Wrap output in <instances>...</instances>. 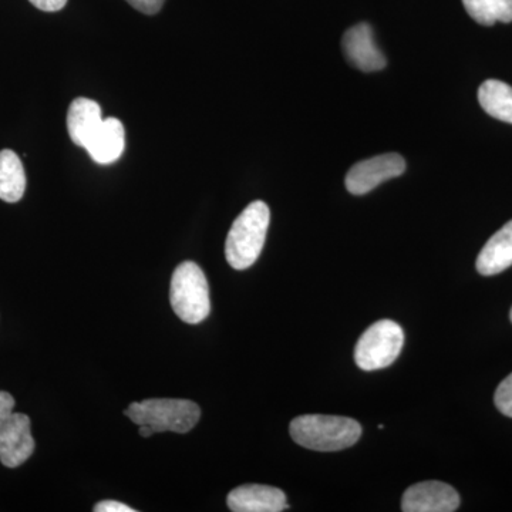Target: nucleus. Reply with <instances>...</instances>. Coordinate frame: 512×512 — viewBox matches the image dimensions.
<instances>
[{
    "label": "nucleus",
    "mask_w": 512,
    "mask_h": 512,
    "mask_svg": "<svg viewBox=\"0 0 512 512\" xmlns=\"http://www.w3.org/2000/svg\"><path fill=\"white\" fill-rule=\"evenodd\" d=\"M15 409V399L8 392H0V429L5 426Z\"/></svg>",
    "instance_id": "obj_19"
},
{
    "label": "nucleus",
    "mask_w": 512,
    "mask_h": 512,
    "mask_svg": "<svg viewBox=\"0 0 512 512\" xmlns=\"http://www.w3.org/2000/svg\"><path fill=\"white\" fill-rule=\"evenodd\" d=\"M495 406L504 416L512 417V373L498 386L494 396Z\"/></svg>",
    "instance_id": "obj_17"
},
{
    "label": "nucleus",
    "mask_w": 512,
    "mask_h": 512,
    "mask_svg": "<svg viewBox=\"0 0 512 512\" xmlns=\"http://www.w3.org/2000/svg\"><path fill=\"white\" fill-rule=\"evenodd\" d=\"M512 265V221L488 239L477 258V271L483 276L501 274Z\"/></svg>",
    "instance_id": "obj_13"
},
{
    "label": "nucleus",
    "mask_w": 512,
    "mask_h": 512,
    "mask_svg": "<svg viewBox=\"0 0 512 512\" xmlns=\"http://www.w3.org/2000/svg\"><path fill=\"white\" fill-rule=\"evenodd\" d=\"M227 504L234 512H281L289 507L284 491L261 484L235 488L229 493Z\"/></svg>",
    "instance_id": "obj_10"
},
{
    "label": "nucleus",
    "mask_w": 512,
    "mask_h": 512,
    "mask_svg": "<svg viewBox=\"0 0 512 512\" xmlns=\"http://www.w3.org/2000/svg\"><path fill=\"white\" fill-rule=\"evenodd\" d=\"M404 171H406V161L400 154L389 153L369 158L350 168L346 175V188L350 194L365 195L375 190L384 181L400 177Z\"/></svg>",
    "instance_id": "obj_6"
},
{
    "label": "nucleus",
    "mask_w": 512,
    "mask_h": 512,
    "mask_svg": "<svg viewBox=\"0 0 512 512\" xmlns=\"http://www.w3.org/2000/svg\"><path fill=\"white\" fill-rule=\"evenodd\" d=\"M26 190V174L18 154L0 151V200L18 202Z\"/></svg>",
    "instance_id": "obj_14"
},
{
    "label": "nucleus",
    "mask_w": 512,
    "mask_h": 512,
    "mask_svg": "<svg viewBox=\"0 0 512 512\" xmlns=\"http://www.w3.org/2000/svg\"><path fill=\"white\" fill-rule=\"evenodd\" d=\"M510 318H511V322H512V309H511V315H510Z\"/></svg>",
    "instance_id": "obj_23"
},
{
    "label": "nucleus",
    "mask_w": 512,
    "mask_h": 512,
    "mask_svg": "<svg viewBox=\"0 0 512 512\" xmlns=\"http://www.w3.org/2000/svg\"><path fill=\"white\" fill-rule=\"evenodd\" d=\"M138 434H140L143 439H148V437L153 436L154 430L151 429L150 426H140L138 427Z\"/></svg>",
    "instance_id": "obj_22"
},
{
    "label": "nucleus",
    "mask_w": 512,
    "mask_h": 512,
    "mask_svg": "<svg viewBox=\"0 0 512 512\" xmlns=\"http://www.w3.org/2000/svg\"><path fill=\"white\" fill-rule=\"evenodd\" d=\"M137 426H150L154 433H188L201 417L197 403L180 399H150L131 403L126 412Z\"/></svg>",
    "instance_id": "obj_3"
},
{
    "label": "nucleus",
    "mask_w": 512,
    "mask_h": 512,
    "mask_svg": "<svg viewBox=\"0 0 512 512\" xmlns=\"http://www.w3.org/2000/svg\"><path fill=\"white\" fill-rule=\"evenodd\" d=\"M460 507V495L441 481H424L407 488L403 495L404 512H453Z\"/></svg>",
    "instance_id": "obj_8"
},
{
    "label": "nucleus",
    "mask_w": 512,
    "mask_h": 512,
    "mask_svg": "<svg viewBox=\"0 0 512 512\" xmlns=\"http://www.w3.org/2000/svg\"><path fill=\"white\" fill-rule=\"evenodd\" d=\"M463 5L468 15L480 25L512 22V0H463Z\"/></svg>",
    "instance_id": "obj_16"
},
{
    "label": "nucleus",
    "mask_w": 512,
    "mask_h": 512,
    "mask_svg": "<svg viewBox=\"0 0 512 512\" xmlns=\"http://www.w3.org/2000/svg\"><path fill=\"white\" fill-rule=\"evenodd\" d=\"M103 123L99 103L79 97L70 104L67 111V131L76 146L86 148Z\"/></svg>",
    "instance_id": "obj_11"
},
{
    "label": "nucleus",
    "mask_w": 512,
    "mask_h": 512,
    "mask_svg": "<svg viewBox=\"0 0 512 512\" xmlns=\"http://www.w3.org/2000/svg\"><path fill=\"white\" fill-rule=\"evenodd\" d=\"M291 436L299 446L313 451H340L352 447L362 436V426L349 417L305 414L292 420Z\"/></svg>",
    "instance_id": "obj_1"
},
{
    "label": "nucleus",
    "mask_w": 512,
    "mask_h": 512,
    "mask_svg": "<svg viewBox=\"0 0 512 512\" xmlns=\"http://www.w3.org/2000/svg\"><path fill=\"white\" fill-rule=\"evenodd\" d=\"M33 451L35 440L29 416L13 413L0 429V461L5 467L16 468L26 463Z\"/></svg>",
    "instance_id": "obj_7"
},
{
    "label": "nucleus",
    "mask_w": 512,
    "mask_h": 512,
    "mask_svg": "<svg viewBox=\"0 0 512 512\" xmlns=\"http://www.w3.org/2000/svg\"><path fill=\"white\" fill-rule=\"evenodd\" d=\"M127 2L144 15H156L163 8L165 0H127Z\"/></svg>",
    "instance_id": "obj_18"
},
{
    "label": "nucleus",
    "mask_w": 512,
    "mask_h": 512,
    "mask_svg": "<svg viewBox=\"0 0 512 512\" xmlns=\"http://www.w3.org/2000/svg\"><path fill=\"white\" fill-rule=\"evenodd\" d=\"M126 147V130L120 120H103L86 150L97 164H113L123 156Z\"/></svg>",
    "instance_id": "obj_12"
},
{
    "label": "nucleus",
    "mask_w": 512,
    "mask_h": 512,
    "mask_svg": "<svg viewBox=\"0 0 512 512\" xmlns=\"http://www.w3.org/2000/svg\"><path fill=\"white\" fill-rule=\"evenodd\" d=\"M96 512H134V508L128 507V505L119 503V501L107 500L101 501L94 507Z\"/></svg>",
    "instance_id": "obj_20"
},
{
    "label": "nucleus",
    "mask_w": 512,
    "mask_h": 512,
    "mask_svg": "<svg viewBox=\"0 0 512 512\" xmlns=\"http://www.w3.org/2000/svg\"><path fill=\"white\" fill-rule=\"evenodd\" d=\"M404 332L393 320H379L360 336L355 349L356 365L366 372L384 369L402 353Z\"/></svg>",
    "instance_id": "obj_5"
},
{
    "label": "nucleus",
    "mask_w": 512,
    "mask_h": 512,
    "mask_svg": "<svg viewBox=\"0 0 512 512\" xmlns=\"http://www.w3.org/2000/svg\"><path fill=\"white\" fill-rule=\"evenodd\" d=\"M346 59L362 72H379L386 67V57L375 42L372 26L359 23L346 30L342 39Z\"/></svg>",
    "instance_id": "obj_9"
},
{
    "label": "nucleus",
    "mask_w": 512,
    "mask_h": 512,
    "mask_svg": "<svg viewBox=\"0 0 512 512\" xmlns=\"http://www.w3.org/2000/svg\"><path fill=\"white\" fill-rule=\"evenodd\" d=\"M29 2L43 12H59L66 6L67 0H29Z\"/></svg>",
    "instance_id": "obj_21"
},
{
    "label": "nucleus",
    "mask_w": 512,
    "mask_h": 512,
    "mask_svg": "<svg viewBox=\"0 0 512 512\" xmlns=\"http://www.w3.org/2000/svg\"><path fill=\"white\" fill-rule=\"evenodd\" d=\"M170 301L175 315L190 325H198L210 315V288L204 272L195 262L185 261L175 268Z\"/></svg>",
    "instance_id": "obj_4"
},
{
    "label": "nucleus",
    "mask_w": 512,
    "mask_h": 512,
    "mask_svg": "<svg viewBox=\"0 0 512 512\" xmlns=\"http://www.w3.org/2000/svg\"><path fill=\"white\" fill-rule=\"evenodd\" d=\"M269 221L271 211L264 201H254L241 212L225 242V256L232 268L244 271L255 264L264 249Z\"/></svg>",
    "instance_id": "obj_2"
},
{
    "label": "nucleus",
    "mask_w": 512,
    "mask_h": 512,
    "mask_svg": "<svg viewBox=\"0 0 512 512\" xmlns=\"http://www.w3.org/2000/svg\"><path fill=\"white\" fill-rule=\"evenodd\" d=\"M478 101L485 113L512 124V87L500 80H487L478 89Z\"/></svg>",
    "instance_id": "obj_15"
}]
</instances>
